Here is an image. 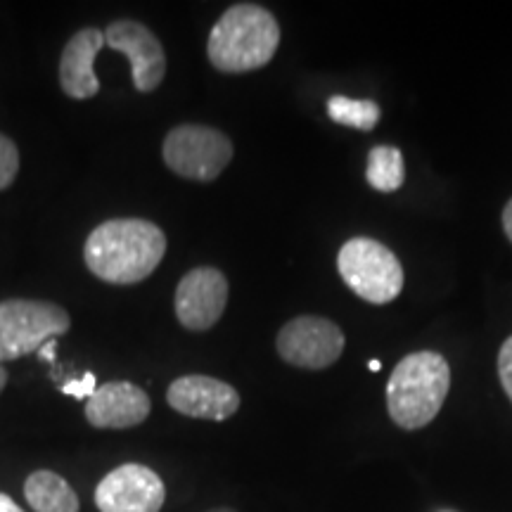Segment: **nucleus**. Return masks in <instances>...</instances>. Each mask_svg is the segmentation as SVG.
Instances as JSON below:
<instances>
[{
    "label": "nucleus",
    "instance_id": "obj_1",
    "mask_svg": "<svg viewBox=\"0 0 512 512\" xmlns=\"http://www.w3.org/2000/svg\"><path fill=\"white\" fill-rule=\"evenodd\" d=\"M166 254V235L145 219L100 223L83 247L88 271L112 285H136L155 273Z\"/></svg>",
    "mask_w": 512,
    "mask_h": 512
},
{
    "label": "nucleus",
    "instance_id": "obj_2",
    "mask_svg": "<svg viewBox=\"0 0 512 512\" xmlns=\"http://www.w3.org/2000/svg\"><path fill=\"white\" fill-rule=\"evenodd\" d=\"M280 24L271 10L238 3L223 12L209 34V62L223 74H245L266 67L278 53Z\"/></svg>",
    "mask_w": 512,
    "mask_h": 512
},
{
    "label": "nucleus",
    "instance_id": "obj_3",
    "mask_svg": "<svg viewBox=\"0 0 512 512\" xmlns=\"http://www.w3.org/2000/svg\"><path fill=\"white\" fill-rule=\"evenodd\" d=\"M451 389V368L437 351H415L396 363L387 384L389 415L401 430H422L437 418Z\"/></svg>",
    "mask_w": 512,
    "mask_h": 512
},
{
    "label": "nucleus",
    "instance_id": "obj_4",
    "mask_svg": "<svg viewBox=\"0 0 512 512\" xmlns=\"http://www.w3.org/2000/svg\"><path fill=\"white\" fill-rule=\"evenodd\" d=\"M337 271L356 297L389 304L403 290L399 256L373 238H351L337 254Z\"/></svg>",
    "mask_w": 512,
    "mask_h": 512
},
{
    "label": "nucleus",
    "instance_id": "obj_5",
    "mask_svg": "<svg viewBox=\"0 0 512 512\" xmlns=\"http://www.w3.org/2000/svg\"><path fill=\"white\" fill-rule=\"evenodd\" d=\"M72 325L62 306L38 299L0 302V363L36 354L50 339L64 335Z\"/></svg>",
    "mask_w": 512,
    "mask_h": 512
},
{
    "label": "nucleus",
    "instance_id": "obj_6",
    "mask_svg": "<svg viewBox=\"0 0 512 512\" xmlns=\"http://www.w3.org/2000/svg\"><path fill=\"white\" fill-rule=\"evenodd\" d=\"M164 162L188 181H216L233 159V143L226 133L211 126L183 124L171 128L162 147Z\"/></svg>",
    "mask_w": 512,
    "mask_h": 512
},
{
    "label": "nucleus",
    "instance_id": "obj_7",
    "mask_svg": "<svg viewBox=\"0 0 512 512\" xmlns=\"http://www.w3.org/2000/svg\"><path fill=\"white\" fill-rule=\"evenodd\" d=\"M344 332L339 325L320 316H299L278 332V354L285 363L304 370H323L342 356Z\"/></svg>",
    "mask_w": 512,
    "mask_h": 512
},
{
    "label": "nucleus",
    "instance_id": "obj_8",
    "mask_svg": "<svg viewBox=\"0 0 512 512\" xmlns=\"http://www.w3.org/2000/svg\"><path fill=\"white\" fill-rule=\"evenodd\" d=\"M166 501L162 477L138 463L119 465L95 489L100 512H159Z\"/></svg>",
    "mask_w": 512,
    "mask_h": 512
},
{
    "label": "nucleus",
    "instance_id": "obj_9",
    "mask_svg": "<svg viewBox=\"0 0 512 512\" xmlns=\"http://www.w3.org/2000/svg\"><path fill=\"white\" fill-rule=\"evenodd\" d=\"M176 316L190 332H204L219 323L228 306V280L219 268H195L176 287Z\"/></svg>",
    "mask_w": 512,
    "mask_h": 512
},
{
    "label": "nucleus",
    "instance_id": "obj_10",
    "mask_svg": "<svg viewBox=\"0 0 512 512\" xmlns=\"http://www.w3.org/2000/svg\"><path fill=\"white\" fill-rule=\"evenodd\" d=\"M105 46L124 53L131 62L133 83L140 93H152L166 76V53L159 38L145 24L119 19L105 29Z\"/></svg>",
    "mask_w": 512,
    "mask_h": 512
},
{
    "label": "nucleus",
    "instance_id": "obj_11",
    "mask_svg": "<svg viewBox=\"0 0 512 512\" xmlns=\"http://www.w3.org/2000/svg\"><path fill=\"white\" fill-rule=\"evenodd\" d=\"M166 401L176 413L195 420L223 422L240 408V394L228 382L209 375H185L171 382Z\"/></svg>",
    "mask_w": 512,
    "mask_h": 512
},
{
    "label": "nucleus",
    "instance_id": "obj_12",
    "mask_svg": "<svg viewBox=\"0 0 512 512\" xmlns=\"http://www.w3.org/2000/svg\"><path fill=\"white\" fill-rule=\"evenodd\" d=\"M152 403L145 389L131 382H110L98 387L86 403V420L95 430H128L150 418Z\"/></svg>",
    "mask_w": 512,
    "mask_h": 512
},
{
    "label": "nucleus",
    "instance_id": "obj_13",
    "mask_svg": "<svg viewBox=\"0 0 512 512\" xmlns=\"http://www.w3.org/2000/svg\"><path fill=\"white\" fill-rule=\"evenodd\" d=\"M105 48V31L86 27L69 38L60 57V86L74 100H88L100 93L95 57Z\"/></svg>",
    "mask_w": 512,
    "mask_h": 512
},
{
    "label": "nucleus",
    "instance_id": "obj_14",
    "mask_svg": "<svg viewBox=\"0 0 512 512\" xmlns=\"http://www.w3.org/2000/svg\"><path fill=\"white\" fill-rule=\"evenodd\" d=\"M24 498L36 512H79L76 491L53 470L31 472L24 482Z\"/></svg>",
    "mask_w": 512,
    "mask_h": 512
},
{
    "label": "nucleus",
    "instance_id": "obj_15",
    "mask_svg": "<svg viewBox=\"0 0 512 512\" xmlns=\"http://www.w3.org/2000/svg\"><path fill=\"white\" fill-rule=\"evenodd\" d=\"M368 183L380 192H394L403 185L406 169H403V155L399 147L377 145L368 155L366 169Z\"/></svg>",
    "mask_w": 512,
    "mask_h": 512
},
{
    "label": "nucleus",
    "instance_id": "obj_16",
    "mask_svg": "<svg viewBox=\"0 0 512 512\" xmlns=\"http://www.w3.org/2000/svg\"><path fill=\"white\" fill-rule=\"evenodd\" d=\"M328 117L335 124L358 128V131H373L380 121V105L373 100H351L344 95H335L328 100Z\"/></svg>",
    "mask_w": 512,
    "mask_h": 512
},
{
    "label": "nucleus",
    "instance_id": "obj_17",
    "mask_svg": "<svg viewBox=\"0 0 512 512\" xmlns=\"http://www.w3.org/2000/svg\"><path fill=\"white\" fill-rule=\"evenodd\" d=\"M19 171V150L8 136L0 133V190L10 188Z\"/></svg>",
    "mask_w": 512,
    "mask_h": 512
},
{
    "label": "nucleus",
    "instance_id": "obj_18",
    "mask_svg": "<svg viewBox=\"0 0 512 512\" xmlns=\"http://www.w3.org/2000/svg\"><path fill=\"white\" fill-rule=\"evenodd\" d=\"M98 392V377L93 373H86L81 380H69L62 384V394L74 396V399H91Z\"/></svg>",
    "mask_w": 512,
    "mask_h": 512
},
{
    "label": "nucleus",
    "instance_id": "obj_19",
    "mask_svg": "<svg viewBox=\"0 0 512 512\" xmlns=\"http://www.w3.org/2000/svg\"><path fill=\"white\" fill-rule=\"evenodd\" d=\"M498 380L512 401V337L505 339L501 351H498Z\"/></svg>",
    "mask_w": 512,
    "mask_h": 512
},
{
    "label": "nucleus",
    "instance_id": "obj_20",
    "mask_svg": "<svg viewBox=\"0 0 512 512\" xmlns=\"http://www.w3.org/2000/svg\"><path fill=\"white\" fill-rule=\"evenodd\" d=\"M55 351H57L55 339H50V342L43 344V347L38 349L36 354H38V358H43V361H55Z\"/></svg>",
    "mask_w": 512,
    "mask_h": 512
},
{
    "label": "nucleus",
    "instance_id": "obj_21",
    "mask_svg": "<svg viewBox=\"0 0 512 512\" xmlns=\"http://www.w3.org/2000/svg\"><path fill=\"white\" fill-rule=\"evenodd\" d=\"M503 230H505V235H508V240L512 242V200L505 204V209H503Z\"/></svg>",
    "mask_w": 512,
    "mask_h": 512
},
{
    "label": "nucleus",
    "instance_id": "obj_22",
    "mask_svg": "<svg viewBox=\"0 0 512 512\" xmlns=\"http://www.w3.org/2000/svg\"><path fill=\"white\" fill-rule=\"evenodd\" d=\"M0 512H24L8 494H0Z\"/></svg>",
    "mask_w": 512,
    "mask_h": 512
},
{
    "label": "nucleus",
    "instance_id": "obj_23",
    "mask_svg": "<svg viewBox=\"0 0 512 512\" xmlns=\"http://www.w3.org/2000/svg\"><path fill=\"white\" fill-rule=\"evenodd\" d=\"M5 384H8V370H3V368H0V394H3Z\"/></svg>",
    "mask_w": 512,
    "mask_h": 512
},
{
    "label": "nucleus",
    "instance_id": "obj_24",
    "mask_svg": "<svg viewBox=\"0 0 512 512\" xmlns=\"http://www.w3.org/2000/svg\"><path fill=\"white\" fill-rule=\"evenodd\" d=\"M368 368L373 370V373H380V370H382V363H380V361H370V363H368Z\"/></svg>",
    "mask_w": 512,
    "mask_h": 512
},
{
    "label": "nucleus",
    "instance_id": "obj_25",
    "mask_svg": "<svg viewBox=\"0 0 512 512\" xmlns=\"http://www.w3.org/2000/svg\"><path fill=\"white\" fill-rule=\"evenodd\" d=\"M207 512H238V510H233V508H211Z\"/></svg>",
    "mask_w": 512,
    "mask_h": 512
}]
</instances>
